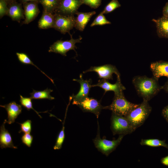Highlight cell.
<instances>
[{"instance_id":"6da1fadb","label":"cell","mask_w":168,"mask_h":168,"mask_svg":"<svg viewBox=\"0 0 168 168\" xmlns=\"http://www.w3.org/2000/svg\"><path fill=\"white\" fill-rule=\"evenodd\" d=\"M158 80L153 76H137L133 77L132 82L138 96L148 101L162 89Z\"/></svg>"},{"instance_id":"7a4b0ae2","label":"cell","mask_w":168,"mask_h":168,"mask_svg":"<svg viewBox=\"0 0 168 168\" xmlns=\"http://www.w3.org/2000/svg\"><path fill=\"white\" fill-rule=\"evenodd\" d=\"M148 102L143 100L137 107L124 116L136 129L144 124L152 111Z\"/></svg>"},{"instance_id":"3957f363","label":"cell","mask_w":168,"mask_h":168,"mask_svg":"<svg viewBox=\"0 0 168 168\" xmlns=\"http://www.w3.org/2000/svg\"><path fill=\"white\" fill-rule=\"evenodd\" d=\"M139 104L131 103L125 98L123 91L114 94L111 104L107 106H104L103 109L110 110L115 114L125 116Z\"/></svg>"},{"instance_id":"277c9868","label":"cell","mask_w":168,"mask_h":168,"mask_svg":"<svg viewBox=\"0 0 168 168\" xmlns=\"http://www.w3.org/2000/svg\"><path fill=\"white\" fill-rule=\"evenodd\" d=\"M110 120V128L114 135L130 134L136 130L124 116L112 112Z\"/></svg>"},{"instance_id":"5b68a950","label":"cell","mask_w":168,"mask_h":168,"mask_svg":"<svg viewBox=\"0 0 168 168\" xmlns=\"http://www.w3.org/2000/svg\"><path fill=\"white\" fill-rule=\"evenodd\" d=\"M98 129L97 135L95 138L93 139L95 147L98 151L106 156H108L114 151L120 144L124 135H119L116 139L110 140L105 138V137L100 138L99 125L98 121Z\"/></svg>"},{"instance_id":"8992f818","label":"cell","mask_w":168,"mask_h":168,"mask_svg":"<svg viewBox=\"0 0 168 168\" xmlns=\"http://www.w3.org/2000/svg\"><path fill=\"white\" fill-rule=\"evenodd\" d=\"M69 34L70 35V40L65 41L61 40L56 41L50 46L49 52L59 54L66 56L67 53L70 50L75 51V49L77 48L76 44L81 43L82 38L80 36L77 39H74L72 35L70 33Z\"/></svg>"},{"instance_id":"52a82bcc","label":"cell","mask_w":168,"mask_h":168,"mask_svg":"<svg viewBox=\"0 0 168 168\" xmlns=\"http://www.w3.org/2000/svg\"><path fill=\"white\" fill-rule=\"evenodd\" d=\"M55 22L54 28L65 34L75 27V17L74 16H66L54 13Z\"/></svg>"},{"instance_id":"ba28073f","label":"cell","mask_w":168,"mask_h":168,"mask_svg":"<svg viewBox=\"0 0 168 168\" xmlns=\"http://www.w3.org/2000/svg\"><path fill=\"white\" fill-rule=\"evenodd\" d=\"M72 104L78 106L84 112L93 113L97 119L104 107L99 101L94 98L88 97Z\"/></svg>"},{"instance_id":"9c48e42d","label":"cell","mask_w":168,"mask_h":168,"mask_svg":"<svg viewBox=\"0 0 168 168\" xmlns=\"http://www.w3.org/2000/svg\"><path fill=\"white\" fill-rule=\"evenodd\" d=\"M81 0H61L54 13L66 16H74L82 4Z\"/></svg>"},{"instance_id":"30bf717a","label":"cell","mask_w":168,"mask_h":168,"mask_svg":"<svg viewBox=\"0 0 168 168\" xmlns=\"http://www.w3.org/2000/svg\"><path fill=\"white\" fill-rule=\"evenodd\" d=\"M96 72L100 78L106 80L113 79L112 75L115 73L117 77H120V74L114 66L110 64H107L99 66H92L88 69L83 72V73L88 72Z\"/></svg>"},{"instance_id":"8fae6325","label":"cell","mask_w":168,"mask_h":168,"mask_svg":"<svg viewBox=\"0 0 168 168\" xmlns=\"http://www.w3.org/2000/svg\"><path fill=\"white\" fill-rule=\"evenodd\" d=\"M73 80L80 83V88L77 94L73 95L71 96L73 100L72 104L88 97L90 88L92 87L91 79H90L88 80H84L83 78L82 74H80L79 79H73Z\"/></svg>"},{"instance_id":"7c38bea8","label":"cell","mask_w":168,"mask_h":168,"mask_svg":"<svg viewBox=\"0 0 168 168\" xmlns=\"http://www.w3.org/2000/svg\"><path fill=\"white\" fill-rule=\"evenodd\" d=\"M38 3L35 2H29L23 4L25 16L23 24H29L38 16L40 12L38 7Z\"/></svg>"},{"instance_id":"4fadbf2b","label":"cell","mask_w":168,"mask_h":168,"mask_svg":"<svg viewBox=\"0 0 168 168\" xmlns=\"http://www.w3.org/2000/svg\"><path fill=\"white\" fill-rule=\"evenodd\" d=\"M92 87L98 86L103 89L105 93L108 91H113L114 94L120 92L126 89L125 87L121 83L120 77H117L116 83L112 84L107 80L102 79L100 80L96 84L92 85Z\"/></svg>"},{"instance_id":"5bb4252c","label":"cell","mask_w":168,"mask_h":168,"mask_svg":"<svg viewBox=\"0 0 168 168\" xmlns=\"http://www.w3.org/2000/svg\"><path fill=\"white\" fill-rule=\"evenodd\" d=\"M21 3L16 1L8 5V11L7 16L14 21L20 22L21 20L25 19L24 10Z\"/></svg>"},{"instance_id":"9a60e30c","label":"cell","mask_w":168,"mask_h":168,"mask_svg":"<svg viewBox=\"0 0 168 168\" xmlns=\"http://www.w3.org/2000/svg\"><path fill=\"white\" fill-rule=\"evenodd\" d=\"M150 68L153 76L157 79L161 77L168 78V61L161 60L152 62Z\"/></svg>"},{"instance_id":"2e32d148","label":"cell","mask_w":168,"mask_h":168,"mask_svg":"<svg viewBox=\"0 0 168 168\" xmlns=\"http://www.w3.org/2000/svg\"><path fill=\"white\" fill-rule=\"evenodd\" d=\"M0 106L5 109L7 112L8 120H7V123L9 124L14 123L15 119L21 113V106L15 101L11 102L4 105H0Z\"/></svg>"},{"instance_id":"e0dca14e","label":"cell","mask_w":168,"mask_h":168,"mask_svg":"<svg viewBox=\"0 0 168 168\" xmlns=\"http://www.w3.org/2000/svg\"><path fill=\"white\" fill-rule=\"evenodd\" d=\"M7 120L5 119L0 127V146L2 149L10 147L17 149L13 143L12 137L10 133L5 127Z\"/></svg>"},{"instance_id":"ac0fdd59","label":"cell","mask_w":168,"mask_h":168,"mask_svg":"<svg viewBox=\"0 0 168 168\" xmlns=\"http://www.w3.org/2000/svg\"><path fill=\"white\" fill-rule=\"evenodd\" d=\"M96 13L95 11L86 12H77L76 13L77 16L75 18V28L80 31H83L91 18Z\"/></svg>"},{"instance_id":"d6986e66","label":"cell","mask_w":168,"mask_h":168,"mask_svg":"<svg viewBox=\"0 0 168 168\" xmlns=\"http://www.w3.org/2000/svg\"><path fill=\"white\" fill-rule=\"evenodd\" d=\"M55 22L54 14L43 10L42 16L38 22L40 29H46L54 28Z\"/></svg>"},{"instance_id":"ffe728a7","label":"cell","mask_w":168,"mask_h":168,"mask_svg":"<svg viewBox=\"0 0 168 168\" xmlns=\"http://www.w3.org/2000/svg\"><path fill=\"white\" fill-rule=\"evenodd\" d=\"M157 28V33L160 38L168 39V16H163L157 19H153Z\"/></svg>"},{"instance_id":"44dd1931","label":"cell","mask_w":168,"mask_h":168,"mask_svg":"<svg viewBox=\"0 0 168 168\" xmlns=\"http://www.w3.org/2000/svg\"><path fill=\"white\" fill-rule=\"evenodd\" d=\"M53 90L50 89H46L42 91H37L34 89L32 92L30 93V97L32 99H47L53 100L54 98L51 96L50 93Z\"/></svg>"},{"instance_id":"7402d4cb","label":"cell","mask_w":168,"mask_h":168,"mask_svg":"<svg viewBox=\"0 0 168 168\" xmlns=\"http://www.w3.org/2000/svg\"><path fill=\"white\" fill-rule=\"evenodd\" d=\"M61 0H40L39 3L43 7V10L54 13Z\"/></svg>"},{"instance_id":"603a6c76","label":"cell","mask_w":168,"mask_h":168,"mask_svg":"<svg viewBox=\"0 0 168 168\" xmlns=\"http://www.w3.org/2000/svg\"><path fill=\"white\" fill-rule=\"evenodd\" d=\"M140 144L142 146H147L153 147H164L168 150V144L166 140H161L157 139H142Z\"/></svg>"},{"instance_id":"cb8c5ba5","label":"cell","mask_w":168,"mask_h":168,"mask_svg":"<svg viewBox=\"0 0 168 168\" xmlns=\"http://www.w3.org/2000/svg\"><path fill=\"white\" fill-rule=\"evenodd\" d=\"M16 54L18 60L21 63L24 64H30L35 66L41 72L48 78L53 83H54V80L52 78L48 77L45 73L35 65L30 60L26 54L23 53L17 52L16 53Z\"/></svg>"},{"instance_id":"d4e9b609","label":"cell","mask_w":168,"mask_h":168,"mask_svg":"<svg viewBox=\"0 0 168 168\" xmlns=\"http://www.w3.org/2000/svg\"><path fill=\"white\" fill-rule=\"evenodd\" d=\"M67 111L66 113V114L63 123V127L59 133L56 141V142L54 147V150H58L60 149L62 147V145L64 142L65 138V133H64V123L65 121Z\"/></svg>"},{"instance_id":"484cf974","label":"cell","mask_w":168,"mask_h":168,"mask_svg":"<svg viewBox=\"0 0 168 168\" xmlns=\"http://www.w3.org/2000/svg\"><path fill=\"white\" fill-rule=\"evenodd\" d=\"M111 22L105 18L104 14L101 12L96 16L90 25L91 27H93L97 25H104L110 24Z\"/></svg>"},{"instance_id":"4316f807","label":"cell","mask_w":168,"mask_h":168,"mask_svg":"<svg viewBox=\"0 0 168 168\" xmlns=\"http://www.w3.org/2000/svg\"><path fill=\"white\" fill-rule=\"evenodd\" d=\"M20 102L21 105L28 110H30V109L33 110L40 118H42L41 116L39 114V113L33 108L32 99L30 97H24L21 95H20Z\"/></svg>"},{"instance_id":"83f0119b","label":"cell","mask_w":168,"mask_h":168,"mask_svg":"<svg viewBox=\"0 0 168 168\" xmlns=\"http://www.w3.org/2000/svg\"><path fill=\"white\" fill-rule=\"evenodd\" d=\"M121 4L118 0H112L105 7L102 12L103 14L110 13L116 9L120 7Z\"/></svg>"},{"instance_id":"f1b7e54d","label":"cell","mask_w":168,"mask_h":168,"mask_svg":"<svg viewBox=\"0 0 168 168\" xmlns=\"http://www.w3.org/2000/svg\"><path fill=\"white\" fill-rule=\"evenodd\" d=\"M19 124L21 125V130L19 131V133H30L31 130V121L30 120H27L22 123Z\"/></svg>"},{"instance_id":"f546056e","label":"cell","mask_w":168,"mask_h":168,"mask_svg":"<svg viewBox=\"0 0 168 168\" xmlns=\"http://www.w3.org/2000/svg\"><path fill=\"white\" fill-rule=\"evenodd\" d=\"M33 138L32 136L30 133H26L22 136L21 139L23 143L30 147L32 143Z\"/></svg>"},{"instance_id":"4dcf8cb0","label":"cell","mask_w":168,"mask_h":168,"mask_svg":"<svg viewBox=\"0 0 168 168\" xmlns=\"http://www.w3.org/2000/svg\"><path fill=\"white\" fill-rule=\"evenodd\" d=\"M8 11V4L4 0H0V18L7 15Z\"/></svg>"},{"instance_id":"1f68e13d","label":"cell","mask_w":168,"mask_h":168,"mask_svg":"<svg viewBox=\"0 0 168 168\" xmlns=\"http://www.w3.org/2000/svg\"><path fill=\"white\" fill-rule=\"evenodd\" d=\"M82 3L88 5L93 8H96L100 5L101 0H81Z\"/></svg>"},{"instance_id":"d6a6232c","label":"cell","mask_w":168,"mask_h":168,"mask_svg":"<svg viewBox=\"0 0 168 168\" xmlns=\"http://www.w3.org/2000/svg\"><path fill=\"white\" fill-rule=\"evenodd\" d=\"M162 116L168 123V105L165 107L162 111Z\"/></svg>"},{"instance_id":"836d02e7","label":"cell","mask_w":168,"mask_h":168,"mask_svg":"<svg viewBox=\"0 0 168 168\" xmlns=\"http://www.w3.org/2000/svg\"><path fill=\"white\" fill-rule=\"evenodd\" d=\"M161 162L163 165L168 166V156L162 158L161 160Z\"/></svg>"},{"instance_id":"e575fe53","label":"cell","mask_w":168,"mask_h":168,"mask_svg":"<svg viewBox=\"0 0 168 168\" xmlns=\"http://www.w3.org/2000/svg\"><path fill=\"white\" fill-rule=\"evenodd\" d=\"M162 13L163 16H168V2L166 4L163 8Z\"/></svg>"},{"instance_id":"d590c367","label":"cell","mask_w":168,"mask_h":168,"mask_svg":"<svg viewBox=\"0 0 168 168\" xmlns=\"http://www.w3.org/2000/svg\"><path fill=\"white\" fill-rule=\"evenodd\" d=\"M162 86V89H163L166 92L168 93V78L165 84Z\"/></svg>"},{"instance_id":"8d00e7d4","label":"cell","mask_w":168,"mask_h":168,"mask_svg":"<svg viewBox=\"0 0 168 168\" xmlns=\"http://www.w3.org/2000/svg\"><path fill=\"white\" fill-rule=\"evenodd\" d=\"M18 0L19 1L20 3L23 4V3H26L27 2H37L38 3H39L40 0Z\"/></svg>"},{"instance_id":"74e56055","label":"cell","mask_w":168,"mask_h":168,"mask_svg":"<svg viewBox=\"0 0 168 168\" xmlns=\"http://www.w3.org/2000/svg\"><path fill=\"white\" fill-rule=\"evenodd\" d=\"M7 3L8 5L13 2L14 1H16V0H4Z\"/></svg>"}]
</instances>
